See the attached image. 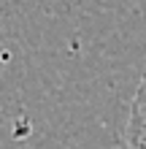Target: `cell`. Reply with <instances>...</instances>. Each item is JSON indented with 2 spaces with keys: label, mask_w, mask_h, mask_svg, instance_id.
Returning <instances> with one entry per match:
<instances>
[{
  "label": "cell",
  "mask_w": 146,
  "mask_h": 149,
  "mask_svg": "<svg viewBox=\"0 0 146 149\" xmlns=\"http://www.w3.org/2000/svg\"><path fill=\"white\" fill-rule=\"evenodd\" d=\"M133 103H135V106H143V109H146V76L141 79V84H138V92H135Z\"/></svg>",
  "instance_id": "7a4b0ae2"
},
{
  "label": "cell",
  "mask_w": 146,
  "mask_h": 149,
  "mask_svg": "<svg viewBox=\"0 0 146 149\" xmlns=\"http://www.w3.org/2000/svg\"><path fill=\"white\" fill-rule=\"evenodd\" d=\"M127 144L130 149H146V109L130 106V119H127Z\"/></svg>",
  "instance_id": "6da1fadb"
}]
</instances>
